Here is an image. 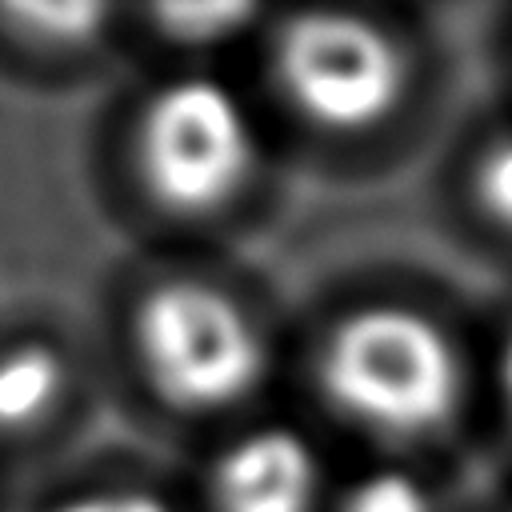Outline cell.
<instances>
[{
  "mask_svg": "<svg viewBox=\"0 0 512 512\" xmlns=\"http://www.w3.org/2000/svg\"><path fill=\"white\" fill-rule=\"evenodd\" d=\"M332 408L380 436H428L460 404L464 372L452 340L420 312L376 304L352 312L320 352Z\"/></svg>",
  "mask_w": 512,
  "mask_h": 512,
  "instance_id": "obj_1",
  "label": "cell"
},
{
  "mask_svg": "<svg viewBox=\"0 0 512 512\" xmlns=\"http://www.w3.org/2000/svg\"><path fill=\"white\" fill-rule=\"evenodd\" d=\"M136 352L152 388L192 412L244 400L268 364L252 316L228 292L200 280H172L144 296Z\"/></svg>",
  "mask_w": 512,
  "mask_h": 512,
  "instance_id": "obj_2",
  "label": "cell"
},
{
  "mask_svg": "<svg viewBox=\"0 0 512 512\" xmlns=\"http://www.w3.org/2000/svg\"><path fill=\"white\" fill-rule=\"evenodd\" d=\"M136 156L148 192L164 208L208 212L244 188L256 164V136L232 88L184 76L148 100Z\"/></svg>",
  "mask_w": 512,
  "mask_h": 512,
  "instance_id": "obj_3",
  "label": "cell"
},
{
  "mask_svg": "<svg viewBox=\"0 0 512 512\" xmlns=\"http://www.w3.org/2000/svg\"><path fill=\"white\" fill-rule=\"evenodd\" d=\"M404 52L352 12H300L276 36V80L292 108L340 132L380 124L404 92Z\"/></svg>",
  "mask_w": 512,
  "mask_h": 512,
  "instance_id": "obj_4",
  "label": "cell"
},
{
  "mask_svg": "<svg viewBox=\"0 0 512 512\" xmlns=\"http://www.w3.org/2000/svg\"><path fill=\"white\" fill-rule=\"evenodd\" d=\"M316 488V452L292 428L244 432L212 468L216 512H312Z\"/></svg>",
  "mask_w": 512,
  "mask_h": 512,
  "instance_id": "obj_5",
  "label": "cell"
},
{
  "mask_svg": "<svg viewBox=\"0 0 512 512\" xmlns=\"http://www.w3.org/2000/svg\"><path fill=\"white\" fill-rule=\"evenodd\" d=\"M64 388V364L56 348L20 340L0 348V432H24L40 424Z\"/></svg>",
  "mask_w": 512,
  "mask_h": 512,
  "instance_id": "obj_6",
  "label": "cell"
},
{
  "mask_svg": "<svg viewBox=\"0 0 512 512\" xmlns=\"http://www.w3.org/2000/svg\"><path fill=\"white\" fill-rule=\"evenodd\" d=\"M340 512H432V500L412 472L376 468L344 492Z\"/></svg>",
  "mask_w": 512,
  "mask_h": 512,
  "instance_id": "obj_7",
  "label": "cell"
},
{
  "mask_svg": "<svg viewBox=\"0 0 512 512\" xmlns=\"http://www.w3.org/2000/svg\"><path fill=\"white\" fill-rule=\"evenodd\" d=\"M0 16L28 36H40L52 44H80L96 32V24L104 20V8H92V4H12V8H0Z\"/></svg>",
  "mask_w": 512,
  "mask_h": 512,
  "instance_id": "obj_8",
  "label": "cell"
},
{
  "mask_svg": "<svg viewBox=\"0 0 512 512\" xmlns=\"http://www.w3.org/2000/svg\"><path fill=\"white\" fill-rule=\"evenodd\" d=\"M476 196H480V208L492 220L512 228V136L492 144L480 156V164H476Z\"/></svg>",
  "mask_w": 512,
  "mask_h": 512,
  "instance_id": "obj_9",
  "label": "cell"
},
{
  "mask_svg": "<svg viewBox=\"0 0 512 512\" xmlns=\"http://www.w3.org/2000/svg\"><path fill=\"white\" fill-rule=\"evenodd\" d=\"M160 20H164L168 36L204 44V40L228 36L236 24L248 20V12H244V8H228V4H220V8H164Z\"/></svg>",
  "mask_w": 512,
  "mask_h": 512,
  "instance_id": "obj_10",
  "label": "cell"
},
{
  "mask_svg": "<svg viewBox=\"0 0 512 512\" xmlns=\"http://www.w3.org/2000/svg\"><path fill=\"white\" fill-rule=\"evenodd\" d=\"M40 512H168L160 500L144 496V492H128V488H116V492H84V496H68V500H56Z\"/></svg>",
  "mask_w": 512,
  "mask_h": 512,
  "instance_id": "obj_11",
  "label": "cell"
},
{
  "mask_svg": "<svg viewBox=\"0 0 512 512\" xmlns=\"http://www.w3.org/2000/svg\"><path fill=\"white\" fill-rule=\"evenodd\" d=\"M504 400H508V412H512V336L504 344Z\"/></svg>",
  "mask_w": 512,
  "mask_h": 512,
  "instance_id": "obj_12",
  "label": "cell"
}]
</instances>
